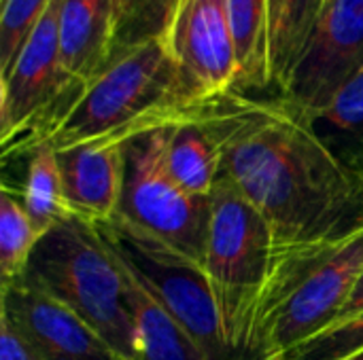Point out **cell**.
Returning <instances> with one entry per match:
<instances>
[{
    "instance_id": "cell-2",
    "label": "cell",
    "mask_w": 363,
    "mask_h": 360,
    "mask_svg": "<svg viewBox=\"0 0 363 360\" xmlns=\"http://www.w3.org/2000/svg\"><path fill=\"white\" fill-rule=\"evenodd\" d=\"M198 95L162 38L113 62L43 142L55 151L96 138H123L177 119Z\"/></svg>"
},
{
    "instance_id": "cell-10",
    "label": "cell",
    "mask_w": 363,
    "mask_h": 360,
    "mask_svg": "<svg viewBox=\"0 0 363 360\" xmlns=\"http://www.w3.org/2000/svg\"><path fill=\"white\" fill-rule=\"evenodd\" d=\"M0 312L45 360H128L77 312L23 276L2 286Z\"/></svg>"
},
{
    "instance_id": "cell-7",
    "label": "cell",
    "mask_w": 363,
    "mask_h": 360,
    "mask_svg": "<svg viewBox=\"0 0 363 360\" xmlns=\"http://www.w3.org/2000/svg\"><path fill=\"white\" fill-rule=\"evenodd\" d=\"M96 227L147 289L196 337L208 359L232 360L215 293L200 263L121 216Z\"/></svg>"
},
{
    "instance_id": "cell-3",
    "label": "cell",
    "mask_w": 363,
    "mask_h": 360,
    "mask_svg": "<svg viewBox=\"0 0 363 360\" xmlns=\"http://www.w3.org/2000/svg\"><path fill=\"white\" fill-rule=\"evenodd\" d=\"M23 278L77 312L119 354L138 360V333L125 282L100 229L66 216L36 244Z\"/></svg>"
},
{
    "instance_id": "cell-9",
    "label": "cell",
    "mask_w": 363,
    "mask_h": 360,
    "mask_svg": "<svg viewBox=\"0 0 363 360\" xmlns=\"http://www.w3.org/2000/svg\"><path fill=\"white\" fill-rule=\"evenodd\" d=\"M162 40L198 100L238 89L240 68L228 0H179Z\"/></svg>"
},
{
    "instance_id": "cell-16",
    "label": "cell",
    "mask_w": 363,
    "mask_h": 360,
    "mask_svg": "<svg viewBox=\"0 0 363 360\" xmlns=\"http://www.w3.org/2000/svg\"><path fill=\"white\" fill-rule=\"evenodd\" d=\"M228 13L240 68V93L272 87L270 70V0H228Z\"/></svg>"
},
{
    "instance_id": "cell-20",
    "label": "cell",
    "mask_w": 363,
    "mask_h": 360,
    "mask_svg": "<svg viewBox=\"0 0 363 360\" xmlns=\"http://www.w3.org/2000/svg\"><path fill=\"white\" fill-rule=\"evenodd\" d=\"M51 0H2L0 13V81L9 76L19 51L43 19Z\"/></svg>"
},
{
    "instance_id": "cell-6",
    "label": "cell",
    "mask_w": 363,
    "mask_h": 360,
    "mask_svg": "<svg viewBox=\"0 0 363 360\" xmlns=\"http://www.w3.org/2000/svg\"><path fill=\"white\" fill-rule=\"evenodd\" d=\"M177 119L145 129L125 142L123 191L117 216L168 242L204 267L211 197L185 193L168 170V138Z\"/></svg>"
},
{
    "instance_id": "cell-11",
    "label": "cell",
    "mask_w": 363,
    "mask_h": 360,
    "mask_svg": "<svg viewBox=\"0 0 363 360\" xmlns=\"http://www.w3.org/2000/svg\"><path fill=\"white\" fill-rule=\"evenodd\" d=\"M125 142L108 136L57 151L64 199L72 216L102 225L119 214Z\"/></svg>"
},
{
    "instance_id": "cell-14",
    "label": "cell",
    "mask_w": 363,
    "mask_h": 360,
    "mask_svg": "<svg viewBox=\"0 0 363 360\" xmlns=\"http://www.w3.org/2000/svg\"><path fill=\"white\" fill-rule=\"evenodd\" d=\"M200 102L189 106L170 127L168 170L179 187L194 197H211L221 176V151L206 125Z\"/></svg>"
},
{
    "instance_id": "cell-24",
    "label": "cell",
    "mask_w": 363,
    "mask_h": 360,
    "mask_svg": "<svg viewBox=\"0 0 363 360\" xmlns=\"http://www.w3.org/2000/svg\"><path fill=\"white\" fill-rule=\"evenodd\" d=\"M347 360H363V352H359V354H355V356H351V359Z\"/></svg>"
},
{
    "instance_id": "cell-15",
    "label": "cell",
    "mask_w": 363,
    "mask_h": 360,
    "mask_svg": "<svg viewBox=\"0 0 363 360\" xmlns=\"http://www.w3.org/2000/svg\"><path fill=\"white\" fill-rule=\"evenodd\" d=\"M304 117L334 157L363 176V66L345 81L328 106Z\"/></svg>"
},
{
    "instance_id": "cell-23",
    "label": "cell",
    "mask_w": 363,
    "mask_h": 360,
    "mask_svg": "<svg viewBox=\"0 0 363 360\" xmlns=\"http://www.w3.org/2000/svg\"><path fill=\"white\" fill-rule=\"evenodd\" d=\"M363 312V269L362 274H359V278H357V282H355V286H353V291H351V297H349V301L345 303V308L340 310V314H338V318L334 320V325H342V323H347V320H351V318H355L357 314H362ZM334 325H330V327H334ZM325 331V329H323Z\"/></svg>"
},
{
    "instance_id": "cell-21",
    "label": "cell",
    "mask_w": 363,
    "mask_h": 360,
    "mask_svg": "<svg viewBox=\"0 0 363 360\" xmlns=\"http://www.w3.org/2000/svg\"><path fill=\"white\" fill-rule=\"evenodd\" d=\"M359 352H363V312L342 325L328 327L277 360H347Z\"/></svg>"
},
{
    "instance_id": "cell-17",
    "label": "cell",
    "mask_w": 363,
    "mask_h": 360,
    "mask_svg": "<svg viewBox=\"0 0 363 360\" xmlns=\"http://www.w3.org/2000/svg\"><path fill=\"white\" fill-rule=\"evenodd\" d=\"M23 208L40 236L70 216L64 199V182L57 151L49 144L28 153V170L21 191Z\"/></svg>"
},
{
    "instance_id": "cell-25",
    "label": "cell",
    "mask_w": 363,
    "mask_h": 360,
    "mask_svg": "<svg viewBox=\"0 0 363 360\" xmlns=\"http://www.w3.org/2000/svg\"><path fill=\"white\" fill-rule=\"evenodd\" d=\"M328 2H330V0H325V4H328Z\"/></svg>"
},
{
    "instance_id": "cell-12",
    "label": "cell",
    "mask_w": 363,
    "mask_h": 360,
    "mask_svg": "<svg viewBox=\"0 0 363 360\" xmlns=\"http://www.w3.org/2000/svg\"><path fill=\"white\" fill-rule=\"evenodd\" d=\"M113 0H64L60 13V53L68 79L87 89L111 62Z\"/></svg>"
},
{
    "instance_id": "cell-8",
    "label": "cell",
    "mask_w": 363,
    "mask_h": 360,
    "mask_svg": "<svg viewBox=\"0 0 363 360\" xmlns=\"http://www.w3.org/2000/svg\"><path fill=\"white\" fill-rule=\"evenodd\" d=\"M363 66V0H330L279 95L304 115L328 106Z\"/></svg>"
},
{
    "instance_id": "cell-19",
    "label": "cell",
    "mask_w": 363,
    "mask_h": 360,
    "mask_svg": "<svg viewBox=\"0 0 363 360\" xmlns=\"http://www.w3.org/2000/svg\"><path fill=\"white\" fill-rule=\"evenodd\" d=\"M43 236L32 225L21 195L11 187H2L0 197V276L2 286L21 278L28 261Z\"/></svg>"
},
{
    "instance_id": "cell-13",
    "label": "cell",
    "mask_w": 363,
    "mask_h": 360,
    "mask_svg": "<svg viewBox=\"0 0 363 360\" xmlns=\"http://www.w3.org/2000/svg\"><path fill=\"white\" fill-rule=\"evenodd\" d=\"M108 248L125 282V297L138 333V360H211L181 320L147 289L130 263L111 244Z\"/></svg>"
},
{
    "instance_id": "cell-4",
    "label": "cell",
    "mask_w": 363,
    "mask_h": 360,
    "mask_svg": "<svg viewBox=\"0 0 363 360\" xmlns=\"http://www.w3.org/2000/svg\"><path fill=\"white\" fill-rule=\"evenodd\" d=\"M363 269V229L328 250L274 269L238 360H277L338 318Z\"/></svg>"
},
{
    "instance_id": "cell-5",
    "label": "cell",
    "mask_w": 363,
    "mask_h": 360,
    "mask_svg": "<svg viewBox=\"0 0 363 360\" xmlns=\"http://www.w3.org/2000/svg\"><path fill=\"white\" fill-rule=\"evenodd\" d=\"M206 274L232 360L245 352L255 310L272 269V233L236 185L219 176L211 193Z\"/></svg>"
},
{
    "instance_id": "cell-1",
    "label": "cell",
    "mask_w": 363,
    "mask_h": 360,
    "mask_svg": "<svg viewBox=\"0 0 363 360\" xmlns=\"http://www.w3.org/2000/svg\"><path fill=\"white\" fill-rule=\"evenodd\" d=\"M200 112L219 144L221 174L270 227V274L362 231L363 176L285 98L230 91L202 100Z\"/></svg>"
},
{
    "instance_id": "cell-18",
    "label": "cell",
    "mask_w": 363,
    "mask_h": 360,
    "mask_svg": "<svg viewBox=\"0 0 363 360\" xmlns=\"http://www.w3.org/2000/svg\"><path fill=\"white\" fill-rule=\"evenodd\" d=\"M179 0H113V49L111 62L145 42L164 38Z\"/></svg>"
},
{
    "instance_id": "cell-22",
    "label": "cell",
    "mask_w": 363,
    "mask_h": 360,
    "mask_svg": "<svg viewBox=\"0 0 363 360\" xmlns=\"http://www.w3.org/2000/svg\"><path fill=\"white\" fill-rule=\"evenodd\" d=\"M0 360H45L15 323L0 312Z\"/></svg>"
}]
</instances>
